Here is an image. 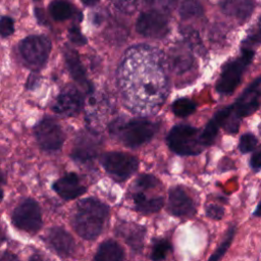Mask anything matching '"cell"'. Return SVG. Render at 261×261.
Returning a JSON list of instances; mask_svg holds the SVG:
<instances>
[{
	"mask_svg": "<svg viewBox=\"0 0 261 261\" xmlns=\"http://www.w3.org/2000/svg\"><path fill=\"white\" fill-rule=\"evenodd\" d=\"M172 112L178 117H187L196 110V104L188 98H178L171 105Z\"/></svg>",
	"mask_w": 261,
	"mask_h": 261,
	"instance_id": "cell-25",
	"label": "cell"
},
{
	"mask_svg": "<svg viewBox=\"0 0 261 261\" xmlns=\"http://www.w3.org/2000/svg\"><path fill=\"white\" fill-rule=\"evenodd\" d=\"M113 1L119 9L125 10V11H133L134 9L137 8L140 0H113Z\"/></svg>",
	"mask_w": 261,
	"mask_h": 261,
	"instance_id": "cell-32",
	"label": "cell"
},
{
	"mask_svg": "<svg viewBox=\"0 0 261 261\" xmlns=\"http://www.w3.org/2000/svg\"><path fill=\"white\" fill-rule=\"evenodd\" d=\"M137 32L147 38H163L169 31V20L166 13L151 8L140 14L136 22Z\"/></svg>",
	"mask_w": 261,
	"mask_h": 261,
	"instance_id": "cell-9",
	"label": "cell"
},
{
	"mask_svg": "<svg viewBox=\"0 0 261 261\" xmlns=\"http://www.w3.org/2000/svg\"><path fill=\"white\" fill-rule=\"evenodd\" d=\"M158 124L147 119H132L113 126V134L125 146L136 148L149 142L157 133Z\"/></svg>",
	"mask_w": 261,
	"mask_h": 261,
	"instance_id": "cell-7",
	"label": "cell"
},
{
	"mask_svg": "<svg viewBox=\"0 0 261 261\" xmlns=\"http://www.w3.org/2000/svg\"><path fill=\"white\" fill-rule=\"evenodd\" d=\"M99 0H83V2L87 5V6H93L95 5Z\"/></svg>",
	"mask_w": 261,
	"mask_h": 261,
	"instance_id": "cell-37",
	"label": "cell"
},
{
	"mask_svg": "<svg viewBox=\"0 0 261 261\" xmlns=\"http://www.w3.org/2000/svg\"><path fill=\"white\" fill-rule=\"evenodd\" d=\"M101 164L116 180L122 181L132 176L138 169V159L123 152H108L102 155Z\"/></svg>",
	"mask_w": 261,
	"mask_h": 261,
	"instance_id": "cell-8",
	"label": "cell"
},
{
	"mask_svg": "<svg viewBox=\"0 0 261 261\" xmlns=\"http://www.w3.org/2000/svg\"><path fill=\"white\" fill-rule=\"evenodd\" d=\"M159 186V179L152 174L145 173L136 178L130 186V198L137 211L149 214L157 212L163 207V196L154 192Z\"/></svg>",
	"mask_w": 261,
	"mask_h": 261,
	"instance_id": "cell-3",
	"label": "cell"
},
{
	"mask_svg": "<svg viewBox=\"0 0 261 261\" xmlns=\"http://www.w3.org/2000/svg\"><path fill=\"white\" fill-rule=\"evenodd\" d=\"M258 44H261V17L251 28L246 39L243 41V47L252 49V46Z\"/></svg>",
	"mask_w": 261,
	"mask_h": 261,
	"instance_id": "cell-26",
	"label": "cell"
},
{
	"mask_svg": "<svg viewBox=\"0 0 261 261\" xmlns=\"http://www.w3.org/2000/svg\"><path fill=\"white\" fill-rule=\"evenodd\" d=\"M141 70H128L121 68L124 88L135 93V100L142 103H151L156 105L160 103L165 96V80L162 75L160 64L151 60L145 62L142 67L141 62H137Z\"/></svg>",
	"mask_w": 261,
	"mask_h": 261,
	"instance_id": "cell-1",
	"label": "cell"
},
{
	"mask_svg": "<svg viewBox=\"0 0 261 261\" xmlns=\"http://www.w3.org/2000/svg\"><path fill=\"white\" fill-rule=\"evenodd\" d=\"M250 165L254 170H259L261 168V145L258 146L250 159Z\"/></svg>",
	"mask_w": 261,
	"mask_h": 261,
	"instance_id": "cell-33",
	"label": "cell"
},
{
	"mask_svg": "<svg viewBox=\"0 0 261 261\" xmlns=\"http://www.w3.org/2000/svg\"><path fill=\"white\" fill-rule=\"evenodd\" d=\"M253 215H254V216H257V217H260V216H261V200H260L258 206L256 207V209L254 210Z\"/></svg>",
	"mask_w": 261,
	"mask_h": 261,
	"instance_id": "cell-36",
	"label": "cell"
},
{
	"mask_svg": "<svg viewBox=\"0 0 261 261\" xmlns=\"http://www.w3.org/2000/svg\"><path fill=\"white\" fill-rule=\"evenodd\" d=\"M99 148V141L94 135L84 134L75 142L72 157L80 161H88L96 156Z\"/></svg>",
	"mask_w": 261,
	"mask_h": 261,
	"instance_id": "cell-16",
	"label": "cell"
},
{
	"mask_svg": "<svg viewBox=\"0 0 261 261\" xmlns=\"http://www.w3.org/2000/svg\"><path fill=\"white\" fill-rule=\"evenodd\" d=\"M13 224L28 232H36L42 225V215L39 205L34 200L23 201L13 212Z\"/></svg>",
	"mask_w": 261,
	"mask_h": 261,
	"instance_id": "cell-10",
	"label": "cell"
},
{
	"mask_svg": "<svg viewBox=\"0 0 261 261\" xmlns=\"http://www.w3.org/2000/svg\"><path fill=\"white\" fill-rule=\"evenodd\" d=\"M50 246L60 255L69 256L74 250V241L71 236L60 227H53L48 233Z\"/></svg>",
	"mask_w": 261,
	"mask_h": 261,
	"instance_id": "cell-17",
	"label": "cell"
},
{
	"mask_svg": "<svg viewBox=\"0 0 261 261\" xmlns=\"http://www.w3.org/2000/svg\"><path fill=\"white\" fill-rule=\"evenodd\" d=\"M64 56L66 59V63L69 68V71H70L71 75L73 76V79L82 86L88 88L89 86H88L87 77L85 74V70L83 68V65L80 61V58H79L76 52L74 50L67 49L64 53Z\"/></svg>",
	"mask_w": 261,
	"mask_h": 261,
	"instance_id": "cell-21",
	"label": "cell"
},
{
	"mask_svg": "<svg viewBox=\"0 0 261 261\" xmlns=\"http://www.w3.org/2000/svg\"><path fill=\"white\" fill-rule=\"evenodd\" d=\"M255 51L251 48L242 47L241 54L227 61L221 70L218 81L216 82V91L221 95H229L238 88L242 81V76L252 62Z\"/></svg>",
	"mask_w": 261,
	"mask_h": 261,
	"instance_id": "cell-5",
	"label": "cell"
},
{
	"mask_svg": "<svg viewBox=\"0 0 261 261\" xmlns=\"http://www.w3.org/2000/svg\"><path fill=\"white\" fill-rule=\"evenodd\" d=\"M83 106V96L74 87L65 88L58 96L54 110L63 115H73L77 113Z\"/></svg>",
	"mask_w": 261,
	"mask_h": 261,
	"instance_id": "cell-14",
	"label": "cell"
},
{
	"mask_svg": "<svg viewBox=\"0 0 261 261\" xmlns=\"http://www.w3.org/2000/svg\"><path fill=\"white\" fill-rule=\"evenodd\" d=\"M200 134L201 130L192 125L176 124L169 130L166 142L169 149L178 155H198L206 148Z\"/></svg>",
	"mask_w": 261,
	"mask_h": 261,
	"instance_id": "cell-6",
	"label": "cell"
},
{
	"mask_svg": "<svg viewBox=\"0 0 261 261\" xmlns=\"http://www.w3.org/2000/svg\"><path fill=\"white\" fill-rule=\"evenodd\" d=\"M3 182H4V176H3L2 172L0 171V190H1V186L3 185Z\"/></svg>",
	"mask_w": 261,
	"mask_h": 261,
	"instance_id": "cell-39",
	"label": "cell"
},
{
	"mask_svg": "<svg viewBox=\"0 0 261 261\" xmlns=\"http://www.w3.org/2000/svg\"><path fill=\"white\" fill-rule=\"evenodd\" d=\"M206 210V215L211 218V219H215V220H219L223 217L224 214V209L223 207H221L220 205L214 204V203H209L206 205L205 207Z\"/></svg>",
	"mask_w": 261,
	"mask_h": 261,
	"instance_id": "cell-30",
	"label": "cell"
},
{
	"mask_svg": "<svg viewBox=\"0 0 261 261\" xmlns=\"http://www.w3.org/2000/svg\"><path fill=\"white\" fill-rule=\"evenodd\" d=\"M261 75L258 76L236 100L229 105V114L223 124L226 132L234 134L239 129L241 119L254 113L260 105V91Z\"/></svg>",
	"mask_w": 261,
	"mask_h": 261,
	"instance_id": "cell-4",
	"label": "cell"
},
{
	"mask_svg": "<svg viewBox=\"0 0 261 261\" xmlns=\"http://www.w3.org/2000/svg\"><path fill=\"white\" fill-rule=\"evenodd\" d=\"M220 7L227 15L239 20H246L253 12V0H219Z\"/></svg>",
	"mask_w": 261,
	"mask_h": 261,
	"instance_id": "cell-18",
	"label": "cell"
},
{
	"mask_svg": "<svg viewBox=\"0 0 261 261\" xmlns=\"http://www.w3.org/2000/svg\"><path fill=\"white\" fill-rule=\"evenodd\" d=\"M109 209L102 202L89 198L76 205L72 224L76 232L86 240L97 238L103 229Z\"/></svg>",
	"mask_w": 261,
	"mask_h": 261,
	"instance_id": "cell-2",
	"label": "cell"
},
{
	"mask_svg": "<svg viewBox=\"0 0 261 261\" xmlns=\"http://www.w3.org/2000/svg\"><path fill=\"white\" fill-rule=\"evenodd\" d=\"M118 231L134 251L140 252L142 250L146 232L144 226L134 222H123L119 226Z\"/></svg>",
	"mask_w": 261,
	"mask_h": 261,
	"instance_id": "cell-19",
	"label": "cell"
},
{
	"mask_svg": "<svg viewBox=\"0 0 261 261\" xmlns=\"http://www.w3.org/2000/svg\"><path fill=\"white\" fill-rule=\"evenodd\" d=\"M69 38H70V40L73 43L79 44V45H83V44H85L87 42L86 38L82 35L80 30L77 28H75V27H73V28H71L69 30Z\"/></svg>",
	"mask_w": 261,
	"mask_h": 261,
	"instance_id": "cell-34",
	"label": "cell"
},
{
	"mask_svg": "<svg viewBox=\"0 0 261 261\" xmlns=\"http://www.w3.org/2000/svg\"><path fill=\"white\" fill-rule=\"evenodd\" d=\"M258 144V139L252 133H246L240 138L239 149L242 153H249L256 149Z\"/></svg>",
	"mask_w": 261,
	"mask_h": 261,
	"instance_id": "cell-28",
	"label": "cell"
},
{
	"mask_svg": "<svg viewBox=\"0 0 261 261\" xmlns=\"http://www.w3.org/2000/svg\"><path fill=\"white\" fill-rule=\"evenodd\" d=\"M203 13V8L198 0H185L179 7V15L182 19L198 17Z\"/></svg>",
	"mask_w": 261,
	"mask_h": 261,
	"instance_id": "cell-24",
	"label": "cell"
},
{
	"mask_svg": "<svg viewBox=\"0 0 261 261\" xmlns=\"http://www.w3.org/2000/svg\"><path fill=\"white\" fill-rule=\"evenodd\" d=\"M176 0H151L152 8L162 11L164 13H169L175 6Z\"/></svg>",
	"mask_w": 261,
	"mask_h": 261,
	"instance_id": "cell-29",
	"label": "cell"
},
{
	"mask_svg": "<svg viewBox=\"0 0 261 261\" xmlns=\"http://www.w3.org/2000/svg\"><path fill=\"white\" fill-rule=\"evenodd\" d=\"M170 250H171V245L167 240H159L153 246L151 259L153 261H161L166 257V255Z\"/></svg>",
	"mask_w": 261,
	"mask_h": 261,
	"instance_id": "cell-27",
	"label": "cell"
},
{
	"mask_svg": "<svg viewBox=\"0 0 261 261\" xmlns=\"http://www.w3.org/2000/svg\"><path fill=\"white\" fill-rule=\"evenodd\" d=\"M234 233H236V226L232 225V226H230V227L227 229V231H226V233H225L223 240H222L221 243L219 244L218 248H217V249L213 252V254L210 256V258L208 259V261H220V260H221V258L225 255V253L227 252L228 248L230 247L231 242H232L233 237H234Z\"/></svg>",
	"mask_w": 261,
	"mask_h": 261,
	"instance_id": "cell-23",
	"label": "cell"
},
{
	"mask_svg": "<svg viewBox=\"0 0 261 261\" xmlns=\"http://www.w3.org/2000/svg\"><path fill=\"white\" fill-rule=\"evenodd\" d=\"M29 261H44V260H42L40 257H38V256H33V257H31L30 259H29Z\"/></svg>",
	"mask_w": 261,
	"mask_h": 261,
	"instance_id": "cell-38",
	"label": "cell"
},
{
	"mask_svg": "<svg viewBox=\"0 0 261 261\" xmlns=\"http://www.w3.org/2000/svg\"><path fill=\"white\" fill-rule=\"evenodd\" d=\"M123 249L118 243L112 240L103 242L95 255V261H123Z\"/></svg>",
	"mask_w": 261,
	"mask_h": 261,
	"instance_id": "cell-20",
	"label": "cell"
},
{
	"mask_svg": "<svg viewBox=\"0 0 261 261\" xmlns=\"http://www.w3.org/2000/svg\"><path fill=\"white\" fill-rule=\"evenodd\" d=\"M14 31L13 20L8 16H3L0 18V34L3 37L10 36Z\"/></svg>",
	"mask_w": 261,
	"mask_h": 261,
	"instance_id": "cell-31",
	"label": "cell"
},
{
	"mask_svg": "<svg viewBox=\"0 0 261 261\" xmlns=\"http://www.w3.org/2000/svg\"><path fill=\"white\" fill-rule=\"evenodd\" d=\"M55 192L65 200H71L86 192L75 173H68L58 179L53 186Z\"/></svg>",
	"mask_w": 261,
	"mask_h": 261,
	"instance_id": "cell-15",
	"label": "cell"
},
{
	"mask_svg": "<svg viewBox=\"0 0 261 261\" xmlns=\"http://www.w3.org/2000/svg\"><path fill=\"white\" fill-rule=\"evenodd\" d=\"M35 135L41 148L46 151H56L60 149L64 141L61 127L52 118L43 119L35 127Z\"/></svg>",
	"mask_w": 261,
	"mask_h": 261,
	"instance_id": "cell-12",
	"label": "cell"
},
{
	"mask_svg": "<svg viewBox=\"0 0 261 261\" xmlns=\"http://www.w3.org/2000/svg\"><path fill=\"white\" fill-rule=\"evenodd\" d=\"M49 11L55 20H64L72 15V7L65 0H54L49 7Z\"/></svg>",
	"mask_w": 261,
	"mask_h": 261,
	"instance_id": "cell-22",
	"label": "cell"
},
{
	"mask_svg": "<svg viewBox=\"0 0 261 261\" xmlns=\"http://www.w3.org/2000/svg\"><path fill=\"white\" fill-rule=\"evenodd\" d=\"M0 261H17V259H16L13 255L5 254V255L0 259Z\"/></svg>",
	"mask_w": 261,
	"mask_h": 261,
	"instance_id": "cell-35",
	"label": "cell"
},
{
	"mask_svg": "<svg viewBox=\"0 0 261 261\" xmlns=\"http://www.w3.org/2000/svg\"><path fill=\"white\" fill-rule=\"evenodd\" d=\"M19 50L27 62L34 66H40L49 56L51 43L44 36H30L21 42Z\"/></svg>",
	"mask_w": 261,
	"mask_h": 261,
	"instance_id": "cell-11",
	"label": "cell"
},
{
	"mask_svg": "<svg viewBox=\"0 0 261 261\" xmlns=\"http://www.w3.org/2000/svg\"><path fill=\"white\" fill-rule=\"evenodd\" d=\"M167 209L177 217H191L196 212V203L182 187H172L168 192Z\"/></svg>",
	"mask_w": 261,
	"mask_h": 261,
	"instance_id": "cell-13",
	"label": "cell"
}]
</instances>
